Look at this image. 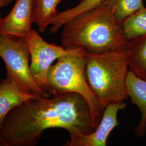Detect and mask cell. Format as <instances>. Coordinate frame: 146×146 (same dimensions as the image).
<instances>
[{"instance_id":"3957f363","label":"cell","mask_w":146,"mask_h":146,"mask_svg":"<svg viewBox=\"0 0 146 146\" xmlns=\"http://www.w3.org/2000/svg\"><path fill=\"white\" fill-rule=\"evenodd\" d=\"M128 48L103 52L86 50V78L103 111L107 106L128 98Z\"/></svg>"},{"instance_id":"7c38bea8","label":"cell","mask_w":146,"mask_h":146,"mask_svg":"<svg viewBox=\"0 0 146 146\" xmlns=\"http://www.w3.org/2000/svg\"><path fill=\"white\" fill-rule=\"evenodd\" d=\"M62 0H33L34 22L38 31L44 33L58 14V5Z\"/></svg>"},{"instance_id":"2e32d148","label":"cell","mask_w":146,"mask_h":146,"mask_svg":"<svg viewBox=\"0 0 146 146\" xmlns=\"http://www.w3.org/2000/svg\"><path fill=\"white\" fill-rule=\"evenodd\" d=\"M13 0H0V9L9 5Z\"/></svg>"},{"instance_id":"277c9868","label":"cell","mask_w":146,"mask_h":146,"mask_svg":"<svg viewBox=\"0 0 146 146\" xmlns=\"http://www.w3.org/2000/svg\"><path fill=\"white\" fill-rule=\"evenodd\" d=\"M86 50L82 47L76 52L59 58L48 72L47 92L51 96L70 93L82 96L88 104L96 129L104 111L86 80Z\"/></svg>"},{"instance_id":"6da1fadb","label":"cell","mask_w":146,"mask_h":146,"mask_svg":"<svg viewBox=\"0 0 146 146\" xmlns=\"http://www.w3.org/2000/svg\"><path fill=\"white\" fill-rule=\"evenodd\" d=\"M28 100L11 110L0 129V146H34L43 133L62 128L70 137L95 128L90 108L80 95L70 93Z\"/></svg>"},{"instance_id":"e0dca14e","label":"cell","mask_w":146,"mask_h":146,"mask_svg":"<svg viewBox=\"0 0 146 146\" xmlns=\"http://www.w3.org/2000/svg\"><path fill=\"white\" fill-rule=\"evenodd\" d=\"M2 19V16H1V15L0 14V22H1V21Z\"/></svg>"},{"instance_id":"ba28073f","label":"cell","mask_w":146,"mask_h":146,"mask_svg":"<svg viewBox=\"0 0 146 146\" xmlns=\"http://www.w3.org/2000/svg\"><path fill=\"white\" fill-rule=\"evenodd\" d=\"M34 23L33 0H16L9 13L0 22V35L25 39Z\"/></svg>"},{"instance_id":"52a82bcc","label":"cell","mask_w":146,"mask_h":146,"mask_svg":"<svg viewBox=\"0 0 146 146\" xmlns=\"http://www.w3.org/2000/svg\"><path fill=\"white\" fill-rule=\"evenodd\" d=\"M126 106L124 102L113 104L107 106L99 125L95 130L88 134L78 135L70 137V140L65 143L68 146H106L110 133L119 125L117 119L119 111Z\"/></svg>"},{"instance_id":"8992f818","label":"cell","mask_w":146,"mask_h":146,"mask_svg":"<svg viewBox=\"0 0 146 146\" xmlns=\"http://www.w3.org/2000/svg\"><path fill=\"white\" fill-rule=\"evenodd\" d=\"M24 40L30 52L31 75L36 84L47 92L48 74L52 63L63 56L78 52L80 47L66 49L62 46L48 43L33 29Z\"/></svg>"},{"instance_id":"5bb4252c","label":"cell","mask_w":146,"mask_h":146,"mask_svg":"<svg viewBox=\"0 0 146 146\" xmlns=\"http://www.w3.org/2000/svg\"><path fill=\"white\" fill-rule=\"evenodd\" d=\"M122 30L125 38L131 40L146 35V8L140 10L126 18L122 23Z\"/></svg>"},{"instance_id":"5b68a950","label":"cell","mask_w":146,"mask_h":146,"mask_svg":"<svg viewBox=\"0 0 146 146\" xmlns=\"http://www.w3.org/2000/svg\"><path fill=\"white\" fill-rule=\"evenodd\" d=\"M0 57L5 63L7 74L15 81L23 92L43 98L51 96L36 84L31 75L30 52L24 39L0 35Z\"/></svg>"},{"instance_id":"7a4b0ae2","label":"cell","mask_w":146,"mask_h":146,"mask_svg":"<svg viewBox=\"0 0 146 146\" xmlns=\"http://www.w3.org/2000/svg\"><path fill=\"white\" fill-rule=\"evenodd\" d=\"M62 28L61 42L66 49L82 47L89 52H99L128 47L122 23L104 2L76 16Z\"/></svg>"},{"instance_id":"4fadbf2b","label":"cell","mask_w":146,"mask_h":146,"mask_svg":"<svg viewBox=\"0 0 146 146\" xmlns=\"http://www.w3.org/2000/svg\"><path fill=\"white\" fill-rule=\"evenodd\" d=\"M105 0H82L78 5L66 11L58 12L53 19L50 26L51 33H56L63 25L76 16L85 11L91 10L99 5Z\"/></svg>"},{"instance_id":"9a60e30c","label":"cell","mask_w":146,"mask_h":146,"mask_svg":"<svg viewBox=\"0 0 146 146\" xmlns=\"http://www.w3.org/2000/svg\"><path fill=\"white\" fill-rule=\"evenodd\" d=\"M120 23L144 7L143 0H105ZM103 3V2H102Z\"/></svg>"},{"instance_id":"8fae6325","label":"cell","mask_w":146,"mask_h":146,"mask_svg":"<svg viewBox=\"0 0 146 146\" xmlns=\"http://www.w3.org/2000/svg\"><path fill=\"white\" fill-rule=\"evenodd\" d=\"M128 53L130 70L146 80V35L129 40Z\"/></svg>"},{"instance_id":"30bf717a","label":"cell","mask_w":146,"mask_h":146,"mask_svg":"<svg viewBox=\"0 0 146 146\" xmlns=\"http://www.w3.org/2000/svg\"><path fill=\"white\" fill-rule=\"evenodd\" d=\"M126 87L128 96L142 113L141 120L134 132L136 136L143 137L146 131V80L138 78L129 70L126 80Z\"/></svg>"},{"instance_id":"9c48e42d","label":"cell","mask_w":146,"mask_h":146,"mask_svg":"<svg viewBox=\"0 0 146 146\" xmlns=\"http://www.w3.org/2000/svg\"><path fill=\"white\" fill-rule=\"evenodd\" d=\"M37 96H39L23 92L15 81L7 74L6 78L0 81V129L11 110L27 100Z\"/></svg>"}]
</instances>
